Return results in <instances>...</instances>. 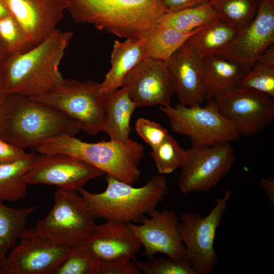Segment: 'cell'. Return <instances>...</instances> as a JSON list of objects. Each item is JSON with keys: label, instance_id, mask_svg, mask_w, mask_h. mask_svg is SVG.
<instances>
[{"label": "cell", "instance_id": "cell-42", "mask_svg": "<svg viewBox=\"0 0 274 274\" xmlns=\"http://www.w3.org/2000/svg\"><path fill=\"white\" fill-rule=\"evenodd\" d=\"M5 95L6 93L0 94V122L2 117Z\"/></svg>", "mask_w": 274, "mask_h": 274}, {"label": "cell", "instance_id": "cell-14", "mask_svg": "<svg viewBox=\"0 0 274 274\" xmlns=\"http://www.w3.org/2000/svg\"><path fill=\"white\" fill-rule=\"evenodd\" d=\"M274 44V0H259L253 21L239 31L217 56L241 65L247 72L260 55Z\"/></svg>", "mask_w": 274, "mask_h": 274}, {"label": "cell", "instance_id": "cell-4", "mask_svg": "<svg viewBox=\"0 0 274 274\" xmlns=\"http://www.w3.org/2000/svg\"><path fill=\"white\" fill-rule=\"evenodd\" d=\"M35 149L41 154L72 156L131 185L140 179L144 156L143 145L131 139L126 143L110 140L90 143L69 135L50 139Z\"/></svg>", "mask_w": 274, "mask_h": 274}, {"label": "cell", "instance_id": "cell-24", "mask_svg": "<svg viewBox=\"0 0 274 274\" xmlns=\"http://www.w3.org/2000/svg\"><path fill=\"white\" fill-rule=\"evenodd\" d=\"M37 154L28 153L24 157L0 165V201H19L27 196L24 177L31 168Z\"/></svg>", "mask_w": 274, "mask_h": 274}, {"label": "cell", "instance_id": "cell-8", "mask_svg": "<svg viewBox=\"0 0 274 274\" xmlns=\"http://www.w3.org/2000/svg\"><path fill=\"white\" fill-rule=\"evenodd\" d=\"M206 104L186 106L180 104L160 106L168 119L172 130L187 136L192 146H210L236 141L240 136L220 114L213 99Z\"/></svg>", "mask_w": 274, "mask_h": 274}, {"label": "cell", "instance_id": "cell-12", "mask_svg": "<svg viewBox=\"0 0 274 274\" xmlns=\"http://www.w3.org/2000/svg\"><path fill=\"white\" fill-rule=\"evenodd\" d=\"M18 242L0 261V274H52L75 247L57 245L35 228H26Z\"/></svg>", "mask_w": 274, "mask_h": 274}, {"label": "cell", "instance_id": "cell-26", "mask_svg": "<svg viewBox=\"0 0 274 274\" xmlns=\"http://www.w3.org/2000/svg\"><path fill=\"white\" fill-rule=\"evenodd\" d=\"M36 207L14 208L0 201V261L17 244Z\"/></svg>", "mask_w": 274, "mask_h": 274}, {"label": "cell", "instance_id": "cell-40", "mask_svg": "<svg viewBox=\"0 0 274 274\" xmlns=\"http://www.w3.org/2000/svg\"><path fill=\"white\" fill-rule=\"evenodd\" d=\"M11 15L4 0H0V19Z\"/></svg>", "mask_w": 274, "mask_h": 274}, {"label": "cell", "instance_id": "cell-2", "mask_svg": "<svg viewBox=\"0 0 274 274\" xmlns=\"http://www.w3.org/2000/svg\"><path fill=\"white\" fill-rule=\"evenodd\" d=\"M81 124L59 111L30 97L6 94L0 136L22 149L62 135L76 136Z\"/></svg>", "mask_w": 274, "mask_h": 274}, {"label": "cell", "instance_id": "cell-21", "mask_svg": "<svg viewBox=\"0 0 274 274\" xmlns=\"http://www.w3.org/2000/svg\"><path fill=\"white\" fill-rule=\"evenodd\" d=\"M203 60L202 82L206 101L238 87L247 73L239 64L217 55Z\"/></svg>", "mask_w": 274, "mask_h": 274}, {"label": "cell", "instance_id": "cell-41", "mask_svg": "<svg viewBox=\"0 0 274 274\" xmlns=\"http://www.w3.org/2000/svg\"><path fill=\"white\" fill-rule=\"evenodd\" d=\"M5 93L4 74L3 64L0 65V94Z\"/></svg>", "mask_w": 274, "mask_h": 274}, {"label": "cell", "instance_id": "cell-13", "mask_svg": "<svg viewBox=\"0 0 274 274\" xmlns=\"http://www.w3.org/2000/svg\"><path fill=\"white\" fill-rule=\"evenodd\" d=\"M105 174L98 168L72 156L39 153L24 178L28 184L53 185L78 191L89 181Z\"/></svg>", "mask_w": 274, "mask_h": 274}, {"label": "cell", "instance_id": "cell-38", "mask_svg": "<svg viewBox=\"0 0 274 274\" xmlns=\"http://www.w3.org/2000/svg\"><path fill=\"white\" fill-rule=\"evenodd\" d=\"M258 184L265 192L269 201L274 206V178H261Z\"/></svg>", "mask_w": 274, "mask_h": 274}, {"label": "cell", "instance_id": "cell-32", "mask_svg": "<svg viewBox=\"0 0 274 274\" xmlns=\"http://www.w3.org/2000/svg\"><path fill=\"white\" fill-rule=\"evenodd\" d=\"M239 86L259 91L274 99V66L256 60Z\"/></svg>", "mask_w": 274, "mask_h": 274}, {"label": "cell", "instance_id": "cell-22", "mask_svg": "<svg viewBox=\"0 0 274 274\" xmlns=\"http://www.w3.org/2000/svg\"><path fill=\"white\" fill-rule=\"evenodd\" d=\"M137 108L123 87L105 94V131L110 140L126 143L130 139V120Z\"/></svg>", "mask_w": 274, "mask_h": 274}, {"label": "cell", "instance_id": "cell-18", "mask_svg": "<svg viewBox=\"0 0 274 274\" xmlns=\"http://www.w3.org/2000/svg\"><path fill=\"white\" fill-rule=\"evenodd\" d=\"M84 245L99 263L133 259L142 247L129 223L111 221L97 225Z\"/></svg>", "mask_w": 274, "mask_h": 274}, {"label": "cell", "instance_id": "cell-16", "mask_svg": "<svg viewBox=\"0 0 274 274\" xmlns=\"http://www.w3.org/2000/svg\"><path fill=\"white\" fill-rule=\"evenodd\" d=\"M139 221L140 225L129 223L144 249V254L151 259L157 253L176 260L186 258V249L179 232V220L172 210L156 209Z\"/></svg>", "mask_w": 274, "mask_h": 274}, {"label": "cell", "instance_id": "cell-43", "mask_svg": "<svg viewBox=\"0 0 274 274\" xmlns=\"http://www.w3.org/2000/svg\"><path fill=\"white\" fill-rule=\"evenodd\" d=\"M0 55L3 56L5 58H6V56H5L4 51L3 50V49L2 47L1 43H0Z\"/></svg>", "mask_w": 274, "mask_h": 274}, {"label": "cell", "instance_id": "cell-3", "mask_svg": "<svg viewBox=\"0 0 274 274\" xmlns=\"http://www.w3.org/2000/svg\"><path fill=\"white\" fill-rule=\"evenodd\" d=\"M77 22L93 25L117 37L145 38L164 13V0H65Z\"/></svg>", "mask_w": 274, "mask_h": 274}, {"label": "cell", "instance_id": "cell-15", "mask_svg": "<svg viewBox=\"0 0 274 274\" xmlns=\"http://www.w3.org/2000/svg\"><path fill=\"white\" fill-rule=\"evenodd\" d=\"M121 87L137 108L170 105L175 89L166 62L145 57L125 77Z\"/></svg>", "mask_w": 274, "mask_h": 274}, {"label": "cell", "instance_id": "cell-20", "mask_svg": "<svg viewBox=\"0 0 274 274\" xmlns=\"http://www.w3.org/2000/svg\"><path fill=\"white\" fill-rule=\"evenodd\" d=\"M145 42L144 38H128L123 42L115 41L111 55V67L99 83L100 93L106 94L122 87L126 75L146 57Z\"/></svg>", "mask_w": 274, "mask_h": 274}, {"label": "cell", "instance_id": "cell-31", "mask_svg": "<svg viewBox=\"0 0 274 274\" xmlns=\"http://www.w3.org/2000/svg\"><path fill=\"white\" fill-rule=\"evenodd\" d=\"M99 263L84 246H76L52 274H98Z\"/></svg>", "mask_w": 274, "mask_h": 274}, {"label": "cell", "instance_id": "cell-7", "mask_svg": "<svg viewBox=\"0 0 274 274\" xmlns=\"http://www.w3.org/2000/svg\"><path fill=\"white\" fill-rule=\"evenodd\" d=\"M99 83L64 79L49 92L30 97L51 107L79 122L82 130L91 135L105 132V94L99 91Z\"/></svg>", "mask_w": 274, "mask_h": 274}, {"label": "cell", "instance_id": "cell-6", "mask_svg": "<svg viewBox=\"0 0 274 274\" xmlns=\"http://www.w3.org/2000/svg\"><path fill=\"white\" fill-rule=\"evenodd\" d=\"M77 192L57 188L52 209L35 227L38 233L65 246L83 244L93 234L96 218Z\"/></svg>", "mask_w": 274, "mask_h": 274}, {"label": "cell", "instance_id": "cell-10", "mask_svg": "<svg viewBox=\"0 0 274 274\" xmlns=\"http://www.w3.org/2000/svg\"><path fill=\"white\" fill-rule=\"evenodd\" d=\"M213 99L219 112L240 136L255 135L274 120V99L250 88L238 86Z\"/></svg>", "mask_w": 274, "mask_h": 274}, {"label": "cell", "instance_id": "cell-5", "mask_svg": "<svg viewBox=\"0 0 274 274\" xmlns=\"http://www.w3.org/2000/svg\"><path fill=\"white\" fill-rule=\"evenodd\" d=\"M107 186L94 193L83 188L78 192L96 219L125 223L139 221L156 209L167 192L164 175L152 176L144 185L134 187L111 175L106 177Z\"/></svg>", "mask_w": 274, "mask_h": 274}, {"label": "cell", "instance_id": "cell-17", "mask_svg": "<svg viewBox=\"0 0 274 274\" xmlns=\"http://www.w3.org/2000/svg\"><path fill=\"white\" fill-rule=\"evenodd\" d=\"M11 15L35 46L56 29L67 9L65 0H4Z\"/></svg>", "mask_w": 274, "mask_h": 274}, {"label": "cell", "instance_id": "cell-11", "mask_svg": "<svg viewBox=\"0 0 274 274\" xmlns=\"http://www.w3.org/2000/svg\"><path fill=\"white\" fill-rule=\"evenodd\" d=\"M235 160L229 142L186 150L180 167L179 187L183 194L207 192L216 186L231 169Z\"/></svg>", "mask_w": 274, "mask_h": 274}, {"label": "cell", "instance_id": "cell-19", "mask_svg": "<svg viewBox=\"0 0 274 274\" xmlns=\"http://www.w3.org/2000/svg\"><path fill=\"white\" fill-rule=\"evenodd\" d=\"M166 63L179 104L192 106L204 102L203 58L184 44Z\"/></svg>", "mask_w": 274, "mask_h": 274}, {"label": "cell", "instance_id": "cell-33", "mask_svg": "<svg viewBox=\"0 0 274 274\" xmlns=\"http://www.w3.org/2000/svg\"><path fill=\"white\" fill-rule=\"evenodd\" d=\"M141 273L146 274H196L187 259L176 260L168 258H156L148 262L133 259Z\"/></svg>", "mask_w": 274, "mask_h": 274}, {"label": "cell", "instance_id": "cell-25", "mask_svg": "<svg viewBox=\"0 0 274 274\" xmlns=\"http://www.w3.org/2000/svg\"><path fill=\"white\" fill-rule=\"evenodd\" d=\"M203 26L191 32L184 33L157 23L144 38L146 57L166 62L190 36Z\"/></svg>", "mask_w": 274, "mask_h": 274}, {"label": "cell", "instance_id": "cell-36", "mask_svg": "<svg viewBox=\"0 0 274 274\" xmlns=\"http://www.w3.org/2000/svg\"><path fill=\"white\" fill-rule=\"evenodd\" d=\"M27 153L23 149L7 142L0 136V165L21 159Z\"/></svg>", "mask_w": 274, "mask_h": 274}, {"label": "cell", "instance_id": "cell-30", "mask_svg": "<svg viewBox=\"0 0 274 274\" xmlns=\"http://www.w3.org/2000/svg\"><path fill=\"white\" fill-rule=\"evenodd\" d=\"M0 43L6 58L23 53L33 47L11 15L0 19Z\"/></svg>", "mask_w": 274, "mask_h": 274}, {"label": "cell", "instance_id": "cell-23", "mask_svg": "<svg viewBox=\"0 0 274 274\" xmlns=\"http://www.w3.org/2000/svg\"><path fill=\"white\" fill-rule=\"evenodd\" d=\"M238 31L218 17L190 36L185 44L202 58L217 54L235 37Z\"/></svg>", "mask_w": 274, "mask_h": 274}, {"label": "cell", "instance_id": "cell-28", "mask_svg": "<svg viewBox=\"0 0 274 274\" xmlns=\"http://www.w3.org/2000/svg\"><path fill=\"white\" fill-rule=\"evenodd\" d=\"M217 14L238 31L255 17L259 0H210Z\"/></svg>", "mask_w": 274, "mask_h": 274}, {"label": "cell", "instance_id": "cell-34", "mask_svg": "<svg viewBox=\"0 0 274 274\" xmlns=\"http://www.w3.org/2000/svg\"><path fill=\"white\" fill-rule=\"evenodd\" d=\"M135 129L151 149L160 145L169 134L167 129L160 124L144 118L136 120Z\"/></svg>", "mask_w": 274, "mask_h": 274}, {"label": "cell", "instance_id": "cell-44", "mask_svg": "<svg viewBox=\"0 0 274 274\" xmlns=\"http://www.w3.org/2000/svg\"><path fill=\"white\" fill-rule=\"evenodd\" d=\"M5 59V58L3 56L0 55V65H2Z\"/></svg>", "mask_w": 274, "mask_h": 274}, {"label": "cell", "instance_id": "cell-9", "mask_svg": "<svg viewBox=\"0 0 274 274\" xmlns=\"http://www.w3.org/2000/svg\"><path fill=\"white\" fill-rule=\"evenodd\" d=\"M231 193L228 189L217 198L205 217L197 213H185L180 216V236L185 247L186 258L196 274H211L214 270L218 259L214 248L216 232Z\"/></svg>", "mask_w": 274, "mask_h": 274}, {"label": "cell", "instance_id": "cell-29", "mask_svg": "<svg viewBox=\"0 0 274 274\" xmlns=\"http://www.w3.org/2000/svg\"><path fill=\"white\" fill-rule=\"evenodd\" d=\"M185 153L186 150L169 134L160 145L152 149L151 155L158 173L164 175L172 174L181 166Z\"/></svg>", "mask_w": 274, "mask_h": 274}, {"label": "cell", "instance_id": "cell-1", "mask_svg": "<svg viewBox=\"0 0 274 274\" xmlns=\"http://www.w3.org/2000/svg\"><path fill=\"white\" fill-rule=\"evenodd\" d=\"M73 36L72 31L56 29L28 51L5 58V93L35 97L60 84L64 78L59 66Z\"/></svg>", "mask_w": 274, "mask_h": 274}, {"label": "cell", "instance_id": "cell-37", "mask_svg": "<svg viewBox=\"0 0 274 274\" xmlns=\"http://www.w3.org/2000/svg\"><path fill=\"white\" fill-rule=\"evenodd\" d=\"M210 0H164V13L199 6L210 2Z\"/></svg>", "mask_w": 274, "mask_h": 274}, {"label": "cell", "instance_id": "cell-27", "mask_svg": "<svg viewBox=\"0 0 274 274\" xmlns=\"http://www.w3.org/2000/svg\"><path fill=\"white\" fill-rule=\"evenodd\" d=\"M210 2L178 11L164 13L158 23L184 33L191 32L219 17Z\"/></svg>", "mask_w": 274, "mask_h": 274}, {"label": "cell", "instance_id": "cell-35", "mask_svg": "<svg viewBox=\"0 0 274 274\" xmlns=\"http://www.w3.org/2000/svg\"><path fill=\"white\" fill-rule=\"evenodd\" d=\"M135 263L131 260L99 263L98 274H141Z\"/></svg>", "mask_w": 274, "mask_h": 274}, {"label": "cell", "instance_id": "cell-39", "mask_svg": "<svg viewBox=\"0 0 274 274\" xmlns=\"http://www.w3.org/2000/svg\"><path fill=\"white\" fill-rule=\"evenodd\" d=\"M257 60L274 66V44L266 49Z\"/></svg>", "mask_w": 274, "mask_h": 274}]
</instances>
